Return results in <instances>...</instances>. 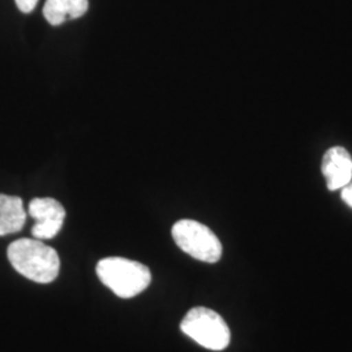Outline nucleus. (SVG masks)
I'll list each match as a JSON object with an SVG mask.
<instances>
[{
	"instance_id": "1a4fd4ad",
	"label": "nucleus",
	"mask_w": 352,
	"mask_h": 352,
	"mask_svg": "<svg viewBox=\"0 0 352 352\" xmlns=\"http://www.w3.org/2000/svg\"><path fill=\"white\" fill-rule=\"evenodd\" d=\"M17 8L24 13H30L37 6L38 0H14Z\"/></svg>"
},
{
	"instance_id": "7ed1b4c3",
	"label": "nucleus",
	"mask_w": 352,
	"mask_h": 352,
	"mask_svg": "<svg viewBox=\"0 0 352 352\" xmlns=\"http://www.w3.org/2000/svg\"><path fill=\"white\" fill-rule=\"evenodd\" d=\"M182 331L200 346L222 351L230 344L231 334L225 320L209 308H192L180 324Z\"/></svg>"
},
{
	"instance_id": "6e6552de",
	"label": "nucleus",
	"mask_w": 352,
	"mask_h": 352,
	"mask_svg": "<svg viewBox=\"0 0 352 352\" xmlns=\"http://www.w3.org/2000/svg\"><path fill=\"white\" fill-rule=\"evenodd\" d=\"M88 8L89 0H46L43 16L51 25H62L68 20L84 16Z\"/></svg>"
},
{
	"instance_id": "f03ea898",
	"label": "nucleus",
	"mask_w": 352,
	"mask_h": 352,
	"mask_svg": "<svg viewBox=\"0 0 352 352\" xmlns=\"http://www.w3.org/2000/svg\"><path fill=\"white\" fill-rule=\"evenodd\" d=\"M96 270L102 283L122 299L138 296L151 282L148 266L124 257H106Z\"/></svg>"
},
{
	"instance_id": "f257e3e1",
	"label": "nucleus",
	"mask_w": 352,
	"mask_h": 352,
	"mask_svg": "<svg viewBox=\"0 0 352 352\" xmlns=\"http://www.w3.org/2000/svg\"><path fill=\"white\" fill-rule=\"evenodd\" d=\"M7 256L13 269L33 282L51 283L59 276L58 252L41 240H16L8 247Z\"/></svg>"
},
{
	"instance_id": "423d86ee",
	"label": "nucleus",
	"mask_w": 352,
	"mask_h": 352,
	"mask_svg": "<svg viewBox=\"0 0 352 352\" xmlns=\"http://www.w3.org/2000/svg\"><path fill=\"white\" fill-rule=\"evenodd\" d=\"M321 168L329 190H338L351 182V155L342 146H334L325 153Z\"/></svg>"
},
{
	"instance_id": "20e7f679",
	"label": "nucleus",
	"mask_w": 352,
	"mask_h": 352,
	"mask_svg": "<svg viewBox=\"0 0 352 352\" xmlns=\"http://www.w3.org/2000/svg\"><path fill=\"white\" fill-rule=\"evenodd\" d=\"M176 245L190 257L214 264L222 257V244L213 231L200 222L182 219L171 230Z\"/></svg>"
},
{
	"instance_id": "39448f33",
	"label": "nucleus",
	"mask_w": 352,
	"mask_h": 352,
	"mask_svg": "<svg viewBox=\"0 0 352 352\" xmlns=\"http://www.w3.org/2000/svg\"><path fill=\"white\" fill-rule=\"evenodd\" d=\"M29 215L36 221L32 235L38 240L55 238L63 227L65 209L63 205L51 197L33 199L29 204Z\"/></svg>"
},
{
	"instance_id": "9d476101",
	"label": "nucleus",
	"mask_w": 352,
	"mask_h": 352,
	"mask_svg": "<svg viewBox=\"0 0 352 352\" xmlns=\"http://www.w3.org/2000/svg\"><path fill=\"white\" fill-rule=\"evenodd\" d=\"M342 200L352 208V184H347L342 188Z\"/></svg>"
},
{
	"instance_id": "0eeeda50",
	"label": "nucleus",
	"mask_w": 352,
	"mask_h": 352,
	"mask_svg": "<svg viewBox=\"0 0 352 352\" xmlns=\"http://www.w3.org/2000/svg\"><path fill=\"white\" fill-rule=\"evenodd\" d=\"M25 222L26 212L23 200L17 196L0 193V236L21 231Z\"/></svg>"
}]
</instances>
